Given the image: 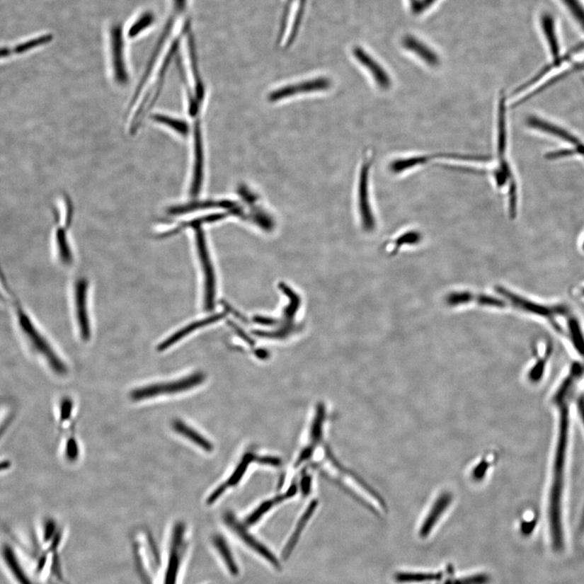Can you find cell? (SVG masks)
I'll return each instance as SVG.
<instances>
[{
  "label": "cell",
  "instance_id": "cell-7",
  "mask_svg": "<svg viewBox=\"0 0 584 584\" xmlns=\"http://www.w3.org/2000/svg\"><path fill=\"white\" fill-rule=\"evenodd\" d=\"M109 35L115 79L120 85H125L129 75L125 64L123 28L120 24H114L110 28Z\"/></svg>",
  "mask_w": 584,
  "mask_h": 584
},
{
  "label": "cell",
  "instance_id": "cell-34",
  "mask_svg": "<svg viewBox=\"0 0 584 584\" xmlns=\"http://www.w3.org/2000/svg\"><path fill=\"white\" fill-rule=\"evenodd\" d=\"M578 154V150L576 149H563L559 150V151H554L551 153H549L546 154V159H557L560 158L568 157V156H572Z\"/></svg>",
  "mask_w": 584,
  "mask_h": 584
},
{
  "label": "cell",
  "instance_id": "cell-29",
  "mask_svg": "<svg viewBox=\"0 0 584 584\" xmlns=\"http://www.w3.org/2000/svg\"><path fill=\"white\" fill-rule=\"evenodd\" d=\"M297 1L298 0H285V6H283L281 16L279 33H277V42H281L282 38L286 37L289 25H290L292 13Z\"/></svg>",
  "mask_w": 584,
  "mask_h": 584
},
{
  "label": "cell",
  "instance_id": "cell-10",
  "mask_svg": "<svg viewBox=\"0 0 584 584\" xmlns=\"http://www.w3.org/2000/svg\"><path fill=\"white\" fill-rule=\"evenodd\" d=\"M353 55L354 58L370 72L378 87L384 91H388L391 88L392 80L391 76L365 49L360 46H355L353 49Z\"/></svg>",
  "mask_w": 584,
  "mask_h": 584
},
{
  "label": "cell",
  "instance_id": "cell-19",
  "mask_svg": "<svg viewBox=\"0 0 584 584\" xmlns=\"http://www.w3.org/2000/svg\"><path fill=\"white\" fill-rule=\"evenodd\" d=\"M55 224H57V229H55V242L57 256L61 263L65 265H69L72 263V259H74L69 242L68 234H67L69 228L67 227L64 224V225H61L58 211H55Z\"/></svg>",
  "mask_w": 584,
  "mask_h": 584
},
{
  "label": "cell",
  "instance_id": "cell-5",
  "mask_svg": "<svg viewBox=\"0 0 584 584\" xmlns=\"http://www.w3.org/2000/svg\"><path fill=\"white\" fill-rule=\"evenodd\" d=\"M196 231V244L199 259L202 265L205 277V308L212 310L214 307L216 296V280L212 261H211L207 242L201 227L195 228Z\"/></svg>",
  "mask_w": 584,
  "mask_h": 584
},
{
  "label": "cell",
  "instance_id": "cell-23",
  "mask_svg": "<svg viewBox=\"0 0 584 584\" xmlns=\"http://www.w3.org/2000/svg\"><path fill=\"white\" fill-rule=\"evenodd\" d=\"M226 214H216L209 216L202 217V218H198L196 219H193L188 222H181L179 225L176 226L173 229H171L169 231H166L162 234H160V238H168L172 236L176 235V234L180 233L181 231L187 229V228H195L202 227V225L205 224H210V222H214L216 221H219L220 219H224Z\"/></svg>",
  "mask_w": 584,
  "mask_h": 584
},
{
  "label": "cell",
  "instance_id": "cell-2",
  "mask_svg": "<svg viewBox=\"0 0 584 584\" xmlns=\"http://www.w3.org/2000/svg\"><path fill=\"white\" fill-rule=\"evenodd\" d=\"M0 299L8 304L12 310L16 331L27 350L44 361L55 374L64 376L68 374V367L55 352L30 311L16 297L7 280L0 282Z\"/></svg>",
  "mask_w": 584,
  "mask_h": 584
},
{
  "label": "cell",
  "instance_id": "cell-20",
  "mask_svg": "<svg viewBox=\"0 0 584 584\" xmlns=\"http://www.w3.org/2000/svg\"><path fill=\"white\" fill-rule=\"evenodd\" d=\"M172 430L178 435L196 445L205 452H213L214 446L207 438H205L201 433L188 425L185 421L176 419L171 423Z\"/></svg>",
  "mask_w": 584,
  "mask_h": 584
},
{
  "label": "cell",
  "instance_id": "cell-13",
  "mask_svg": "<svg viewBox=\"0 0 584 584\" xmlns=\"http://www.w3.org/2000/svg\"><path fill=\"white\" fill-rule=\"evenodd\" d=\"M88 287V281L83 277L78 280L75 285L76 315L83 341H88L91 338V326L87 306Z\"/></svg>",
  "mask_w": 584,
  "mask_h": 584
},
{
  "label": "cell",
  "instance_id": "cell-32",
  "mask_svg": "<svg viewBox=\"0 0 584 584\" xmlns=\"http://www.w3.org/2000/svg\"><path fill=\"white\" fill-rule=\"evenodd\" d=\"M578 19L584 30V9L578 0H561Z\"/></svg>",
  "mask_w": 584,
  "mask_h": 584
},
{
  "label": "cell",
  "instance_id": "cell-41",
  "mask_svg": "<svg viewBox=\"0 0 584 584\" xmlns=\"http://www.w3.org/2000/svg\"><path fill=\"white\" fill-rule=\"evenodd\" d=\"M416 1H417V0H411V2H413V4H414Z\"/></svg>",
  "mask_w": 584,
  "mask_h": 584
},
{
  "label": "cell",
  "instance_id": "cell-9",
  "mask_svg": "<svg viewBox=\"0 0 584 584\" xmlns=\"http://www.w3.org/2000/svg\"><path fill=\"white\" fill-rule=\"evenodd\" d=\"M185 525L183 522H177L172 531L170 556L168 568L164 576V584H176L181 566L182 555L185 544Z\"/></svg>",
  "mask_w": 584,
  "mask_h": 584
},
{
  "label": "cell",
  "instance_id": "cell-33",
  "mask_svg": "<svg viewBox=\"0 0 584 584\" xmlns=\"http://www.w3.org/2000/svg\"><path fill=\"white\" fill-rule=\"evenodd\" d=\"M435 1L436 0H417L416 2L411 4V7H413L415 13H420L430 8Z\"/></svg>",
  "mask_w": 584,
  "mask_h": 584
},
{
  "label": "cell",
  "instance_id": "cell-18",
  "mask_svg": "<svg viewBox=\"0 0 584 584\" xmlns=\"http://www.w3.org/2000/svg\"><path fill=\"white\" fill-rule=\"evenodd\" d=\"M403 45L408 51L416 55L421 60L432 68H436L440 64V59L437 54L426 45L425 43L413 36H406L403 40Z\"/></svg>",
  "mask_w": 584,
  "mask_h": 584
},
{
  "label": "cell",
  "instance_id": "cell-31",
  "mask_svg": "<svg viewBox=\"0 0 584 584\" xmlns=\"http://www.w3.org/2000/svg\"><path fill=\"white\" fill-rule=\"evenodd\" d=\"M80 454L79 444H78L74 435H72L67 438L64 445V456L70 463L76 461Z\"/></svg>",
  "mask_w": 584,
  "mask_h": 584
},
{
  "label": "cell",
  "instance_id": "cell-25",
  "mask_svg": "<svg viewBox=\"0 0 584 584\" xmlns=\"http://www.w3.org/2000/svg\"><path fill=\"white\" fill-rule=\"evenodd\" d=\"M551 16L549 15H544L542 18V25L545 36H546L547 41L550 51L556 61V63H559V46L557 41V38L555 35L554 24Z\"/></svg>",
  "mask_w": 584,
  "mask_h": 584
},
{
  "label": "cell",
  "instance_id": "cell-12",
  "mask_svg": "<svg viewBox=\"0 0 584 584\" xmlns=\"http://www.w3.org/2000/svg\"><path fill=\"white\" fill-rule=\"evenodd\" d=\"M331 81L328 77L320 76L315 79L304 81L291 86H283L270 93V102L280 101L282 99L305 93L324 91L329 88Z\"/></svg>",
  "mask_w": 584,
  "mask_h": 584
},
{
  "label": "cell",
  "instance_id": "cell-39",
  "mask_svg": "<svg viewBox=\"0 0 584 584\" xmlns=\"http://www.w3.org/2000/svg\"><path fill=\"white\" fill-rule=\"evenodd\" d=\"M580 293H581L582 296L584 297V287L582 289Z\"/></svg>",
  "mask_w": 584,
  "mask_h": 584
},
{
  "label": "cell",
  "instance_id": "cell-8",
  "mask_svg": "<svg viewBox=\"0 0 584 584\" xmlns=\"http://www.w3.org/2000/svg\"><path fill=\"white\" fill-rule=\"evenodd\" d=\"M497 291L500 294H502L504 299H508L510 304L514 306L515 308L524 311L527 314L541 316V318L552 320L556 315L561 314L564 311L563 309L559 307H551V306L532 302V300L522 297L519 294L511 292L503 287H498Z\"/></svg>",
  "mask_w": 584,
  "mask_h": 584
},
{
  "label": "cell",
  "instance_id": "cell-4",
  "mask_svg": "<svg viewBox=\"0 0 584 584\" xmlns=\"http://www.w3.org/2000/svg\"><path fill=\"white\" fill-rule=\"evenodd\" d=\"M464 161V162H486L491 160L489 156L469 155L455 153H439L433 154L413 155L409 157L398 158L389 164V171L394 174L405 173L420 166H424L436 160Z\"/></svg>",
  "mask_w": 584,
  "mask_h": 584
},
{
  "label": "cell",
  "instance_id": "cell-17",
  "mask_svg": "<svg viewBox=\"0 0 584 584\" xmlns=\"http://www.w3.org/2000/svg\"><path fill=\"white\" fill-rule=\"evenodd\" d=\"M224 318L225 314H219L209 316V318L204 320L192 322V324L182 328V329L174 333L173 335L171 336L168 338H166L163 343H161L158 347L159 352H164L165 350L173 346L176 343L181 341V339L191 335L193 332L200 329V328L214 324V322L219 321Z\"/></svg>",
  "mask_w": 584,
  "mask_h": 584
},
{
  "label": "cell",
  "instance_id": "cell-22",
  "mask_svg": "<svg viewBox=\"0 0 584 584\" xmlns=\"http://www.w3.org/2000/svg\"><path fill=\"white\" fill-rule=\"evenodd\" d=\"M316 505H318V500H314L309 505L308 508L304 511V513L298 522L296 529H294L292 536L290 539H289L285 549H283L282 554L283 560H287L288 558L290 557L293 549L296 547L300 535H302L304 528L306 525H307L311 516L314 515Z\"/></svg>",
  "mask_w": 584,
  "mask_h": 584
},
{
  "label": "cell",
  "instance_id": "cell-27",
  "mask_svg": "<svg viewBox=\"0 0 584 584\" xmlns=\"http://www.w3.org/2000/svg\"><path fill=\"white\" fill-rule=\"evenodd\" d=\"M213 542L217 550H218L219 553L222 556V559H224V563H226L231 574L234 576H238V566H236L235 561L233 559L231 550L229 549V547L227 546L224 539L222 537H215L213 539Z\"/></svg>",
  "mask_w": 584,
  "mask_h": 584
},
{
  "label": "cell",
  "instance_id": "cell-40",
  "mask_svg": "<svg viewBox=\"0 0 584 584\" xmlns=\"http://www.w3.org/2000/svg\"><path fill=\"white\" fill-rule=\"evenodd\" d=\"M582 249H583V251L584 252V240L582 243Z\"/></svg>",
  "mask_w": 584,
  "mask_h": 584
},
{
  "label": "cell",
  "instance_id": "cell-3",
  "mask_svg": "<svg viewBox=\"0 0 584 584\" xmlns=\"http://www.w3.org/2000/svg\"><path fill=\"white\" fill-rule=\"evenodd\" d=\"M205 381V375L203 372H193L180 379L136 388L131 391L130 399L132 401L140 402L162 396H168V394L170 396V394L185 393L201 386Z\"/></svg>",
  "mask_w": 584,
  "mask_h": 584
},
{
  "label": "cell",
  "instance_id": "cell-38",
  "mask_svg": "<svg viewBox=\"0 0 584 584\" xmlns=\"http://www.w3.org/2000/svg\"><path fill=\"white\" fill-rule=\"evenodd\" d=\"M11 466H12V463L9 460H0V472L9 470Z\"/></svg>",
  "mask_w": 584,
  "mask_h": 584
},
{
  "label": "cell",
  "instance_id": "cell-14",
  "mask_svg": "<svg viewBox=\"0 0 584 584\" xmlns=\"http://www.w3.org/2000/svg\"><path fill=\"white\" fill-rule=\"evenodd\" d=\"M224 521L227 525H228L233 532H235L236 535L240 537L244 543L247 544L248 546L253 549L255 551H257L263 556V557L268 561L272 566H274L277 570H281V565L280 561L275 558V556L268 549L264 546L263 544H260L257 539L251 535H249L246 528L236 520L235 516L231 513H227L224 515Z\"/></svg>",
  "mask_w": 584,
  "mask_h": 584
},
{
  "label": "cell",
  "instance_id": "cell-36",
  "mask_svg": "<svg viewBox=\"0 0 584 584\" xmlns=\"http://www.w3.org/2000/svg\"><path fill=\"white\" fill-rule=\"evenodd\" d=\"M578 410L584 426V397L583 396L578 399Z\"/></svg>",
  "mask_w": 584,
  "mask_h": 584
},
{
  "label": "cell",
  "instance_id": "cell-21",
  "mask_svg": "<svg viewBox=\"0 0 584 584\" xmlns=\"http://www.w3.org/2000/svg\"><path fill=\"white\" fill-rule=\"evenodd\" d=\"M297 492V487L293 485L288 489L287 493L280 495L275 498L266 500V502L261 504L258 508L256 509L253 513L250 515L246 520L247 526H253L263 518V516L268 513V511L277 504H279L286 499L291 498L296 495Z\"/></svg>",
  "mask_w": 584,
  "mask_h": 584
},
{
  "label": "cell",
  "instance_id": "cell-6",
  "mask_svg": "<svg viewBox=\"0 0 584 584\" xmlns=\"http://www.w3.org/2000/svg\"><path fill=\"white\" fill-rule=\"evenodd\" d=\"M372 164V155L367 154L361 166L359 180V207L362 225L366 231L374 230L375 219L370 202V172Z\"/></svg>",
  "mask_w": 584,
  "mask_h": 584
},
{
  "label": "cell",
  "instance_id": "cell-11",
  "mask_svg": "<svg viewBox=\"0 0 584 584\" xmlns=\"http://www.w3.org/2000/svg\"><path fill=\"white\" fill-rule=\"evenodd\" d=\"M194 164L190 193L197 197L202 187L204 177V153L201 121L198 119L193 125Z\"/></svg>",
  "mask_w": 584,
  "mask_h": 584
},
{
  "label": "cell",
  "instance_id": "cell-1",
  "mask_svg": "<svg viewBox=\"0 0 584 584\" xmlns=\"http://www.w3.org/2000/svg\"><path fill=\"white\" fill-rule=\"evenodd\" d=\"M580 376L574 370L561 381L553 397L558 411V428L548 496V518L550 535L556 551L563 548V506L565 491L567 452L570 433L569 399L576 382Z\"/></svg>",
  "mask_w": 584,
  "mask_h": 584
},
{
  "label": "cell",
  "instance_id": "cell-37",
  "mask_svg": "<svg viewBox=\"0 0 584 584\" xmlns=\"http://www.w3.org/2000/svg\"><path fill=\"white\" fill-rule=\"evenodd\" d=\"M311 479L308 476H304L302 480L303 493L308 494L310 491Z\"/></svg>",
  "mask_w": 584,
  "mask_h": 584
},
{
  "label": "cell",
  "instance_id": "cell-15",
  "mask_svg": "<svg viewBox=\"0 0 584 584\" xmlns=\"http://www.w3.org/2000/svg\"><path fill=\"white\" fill-rule=\"evenodd\" d=\"M527 125L532 127V129L549 133V134L563 139V140L572 144L573 146L576 147L578 154L584 156V146L582 142L578 140L577 137L573 136L571 133L561 129V127L550 124L546 120L539 119L538 117L534 115L528 117L527 119Z\"/></svg>",
  "mask_w": 584,
  "mask_h": 584
},
{
  "label": "cell",
  "instance_id": "cell-26",
  "mask_svg": "<svg viewBox=\"0 0 584 584\" xmlns=\"http://www.w3.org/2000/svg\"><path fill=\"white\" fill-rule=\"evenodd\" d=\"M152 119L161 125L169 127L178 134L187 137L189 133V125L185 120L171 118L170 116L162 114H155L152 116Z\"/></svg>",
  "mask_w": 584,
  "mask_h": 584
},
{
  "label": "cell",
  "instance_id": "cell-16",
  "mask_svg": "<svg viewBox=\"0 0 584 584\" xmlns=\"http://www.w3.org/2000/svg\"><path fill=\"white\" fill-rule=\"evenodd\" d=\"M258 459L259 457H257V456L253 454H246L241 460V463L238 464L235 471H234L232 475L228 478L227 481L222 483V485L215 489V491L211 493L210 496L207 498V503L208 505L214 504L216 503V500H218L222 495L227 491L228 488L236 486L237 483L241 481L244 474H246L249 464L253 461H257L258 463Z\"/></svg>",
  "mask_w": 584,
  "mask_h": 584
},
{
  "label": "cell",
  "instance_id": "cell-28",
  "mask_svg": "<svg viewBox=\"0 0 584 584\" xmlns=\"http://www.w3.org/2000/svg\"><path fill=\"white\" fill-rule=\"evenodd\" d=\"M154 21L155 16L152 12H150V11L144 12L133 22L129 31H127V35L132 39L140 35L142 32L149 29L154 24Z\"/></svg>",
  "mask_w": 584,
  "mask_h": 584
},
{
  "label": "cell",
  "instance_id": "cell-24",
  "mask_svg": "<svg viewBox=\"0 0 584 584\" xmlns=\"http://www.w3.org/2000/svg\"><path fill=\"white\" fill-rule=\"evenodd\" d=\"M567 328L573 348L584 358V331L580 321L576 316H571L567 321Z\"/></svg>",
  "mask_w": 584,
  "mask_h": 584
},
{
  "label": "cell",
  "instance_id": "cell-30",
  "mask_svg": "<svg viewBox=\"0 0 584 584\" xmlns=\"http://www.w3.org/2000/svg\"><path fill=\"white\" fill-rule=\"evenodd\" d=\"M551 353L552 348L549 345V346L546 348V352L544 354L543 357L538 359L535 365L532 367L529 372V375H528V377H529L531 382H537L542 380V378L544 374L545 369H546L548 359L550 357V355H551Z\"/></svg>",
  "mask_w": 584,
  "mask_h": 584
},
{
  "label": "cell",
  "instance_id": "cell-35",
  "mask_svg": "<svg viewBox=\"0 0 584 584\" xmlns=\"http://www.w3.org/2000/svg\"><path fill=\"white\" fill-rule=\"evenodd\" d=\"M189 0H172V8L176 16L182 15L185 12Z\"/></svg>",
  "mask_w": 584,
  "mask_h": 584
}]
</instances>
